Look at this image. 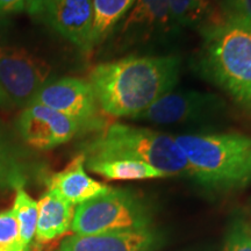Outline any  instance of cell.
Listing matches in <instances>:
<instances>
[{
	"label": "cell",
	"mask_w": 251,
	"mask_h": 251,
	"mask_svg": "<svg viewBox=\"0 0 251 251\" xmlns=\"http://www.w3.org/2000/svg\"><path fill=\"white\" fill-rule=\"evenodd\" d=\"M179 71L176 56H129L96 65L89 81L105 114L133 119L171 92Z\"/></svg>",
	"instance_id": "6da1fadb"
},
{
	"label": "cell",
	"mask_w": 251,
	"mask_h": 251,
	"mask_svg": "<svg viewBox=\"0 0 251 251\" xmlns=\"http://www.w3.org/2000/svg\"><path fill=\"white\" fill-rule=\"evenodd\" d=\"M201 67L251 118V26L220 14L206 30Z\"/></svg>",
	"instance_id": "7a4b0ae2"
},
{
	"label": "cell",
	"mask_w": 251,
	"mask_h": 251,
	"mask_svg": "<svg viewBox=\"0 0 251 251\" xmlns=\"http://www.w3.org/2000/svg\"><path fill=\"white\" fill-rule=\"evenodd\" d=\"M190 176L206 187L230 190L251 181V136L241 133L188 134L175 137Z\"/></svg>",
	"instance_id": "3957f363"
},
{
	"label": "cell",
	"mask_w": 251,
	"mask_h": 251,
	"mask_svg": "<svg viewBox=\"0 0 251 251\" xmlns=\"http://www.w3.org/2000/svg\"><path fill=\"white\" fill-rule=\"evenodd\" d=\"M85 161L146 162L169 176H190V166L175 137L149 128L112 124L87 144Z\"/></svg>",
	"instance_id": "277c9868"
},
{
	"label": "cell",
	"mask_w": 251,
	"mask_h": 251,
	"mask_svg": "<svg viewBox=\"0 0 251 251\" xmlns=\"http://www.w3.org/2000/svg\"><path fill=\"white\" fill-rule=\"evenodd\" d=\"M151 215L142 200L130 191L109 188L107 192L77 205L71 231L96 235L150 228Z\"/></svg>",
	"instance_id": "5b68a950"
},
{
	"label": "cell",
	"mask_w": 251,
	"mask_h": 251,
	"mask_svg": "<svg viewBox=\"0 0 251 251\" xmlns=\"http://www.w3.org/2000/svg\"><path fill=\"white\" fill-rule=\"evenodd\" d=\"M51 69L23 47L0 41V84L12 102L26 106L46 85Z\"/></svg>",
	"instance_id": "8992f818"
},
{
	"label": "cell",
	"mask_w": 251,
	"mask_h": 251,
	"mask_svg": "<svg viewBox=\"0 0 251 251\" xmlns=\"http://www.w3.org/2000/svg\"><path fill=\"white\" fill-rule=\"evenodd\" d=\"M26 11L80 50L91 51L92 0H31Z\"/></svg>",
	"instance_id": "52a82bcc"
},
{
	"label": "cell",
	"mask_w": 251,
	"mask_h": 251,
	"mask_svg": "<svg viewBox=\"0 0 251 251\" xmlns=\"http://www.w3.org/2000/svg\"><path fill=\"white\" fill-rule=\"evenodd\" d=\"M31 101L74 119L83 129H93L101 126L99 103L89 80L75 77L62 78L43 86L29 102Z\"/></svg>",
	"instance_id": "ba28073f"
},
{
	"label": "cell",
	"mask_w": 251,
	"mask_h": 251,
	"mask_svg": "<svg viewBox=\"0 0 251 251\" xmlns=\"http://www.w3.org/2000/svg\"><path fill=\"white\" fill-rule=\"evenodd\" d=\"M224 108L225 103L213 93L169 92L133 119L157 125L198 124L219 117Z\"/></svg>",
	"instance_id": "9c48e42d"
},
{
	"label": "cell",
	"mask_w": 251,
	"mask_h": 251,
	"mask_svg": "<svg viewBox=\"0 0 251 251\" xmlns=\"http://www.w3.org/2000/svg\"><path fill=\"white\" fill-rule=\"evenodd\" d=\"M17 127L25 142L40 150L67 143L83 129L74 119L33 101L19 114Z\"/></svg>",
	"instance_id": "30bf717a"
},
{
	"label": "cell",
	"mask_w": 251,
	"mask_h": 251,
	"mask_svg": "<svg viewBox=\"0 0 251 251\" xmlns=\"http://www.w3.org/2000/svg\"><path fill=\"white\" fill-rule=\"evenodd\" d=\"M158 236L150 228L96 235H72L51 251H152Z\"/></svg>",
	"instance_id": "8fae6325"
},
{
	"label": "cell",
	"mask_w": 251,
	"mask_h": 251,
	"mask_svg": "<svg viewBox=\"0 0 251 251\" xmlns=\"http://www.w3.org/2000/svg\"><path fill=\"white\" fill-rule=\"evenodd\" d=\"M84 165L85 156L83 153L75 157L62 171L50 177L48 190L54 191L72 205H80L107 192L111 187L91 178Z\"/></svg>",
	"instance_id": "7c38bea8"
},
{
	"label": "cell",
	"mask_w": 251,
	"mask_h": 251,
	"mask_svg": "<svg viewBox=\"0 0 251 251\" xmlns=\"http://www.w3.org/2000/svg\"><path fill=\"white\" fill-rule=\"evenodd\" d=\"M39 216L35 238L36 243L47 244L64 236L71 230L75 205L63 199L54 191L48 190L37 201Z\"/></svg>",
	"instance_id": "4fadbf2b"
},
{
	"label": "cell",
	"mask_w": 251,
	"mask_h": 251,
	"mask_svg": "<svg viewBox=\"0 0 251 251\" xmlns=\"http://www.w3.org/2000/svg\"><path fill=\"white\" fill-rule=\"evenodd\" d=\"M172 23L169 0H136L121 26L122 39L142 37L153 30H166Z\"/></svg>",
	"instance_id": "5bb4252c"
},
{
	"label": "cell",
	"mask_w": 251,
	"mask_h": 251,
	"mask_svg": "<svg viewBox=\"0 0 251 251\" xmlns=\"http://www.w3.org/2000/svg\"><path fill=\"white\" fill-rule=\"evenodd\" d=\"M90 171L108 180H143L164 178L166 175L146 162L115 159V161H89Z\"/></svg>",
	"instance_id": "9a60e30c"
},
{
	"label": "cell",
	"mask_w": 251,
	"mask_h": 251,
	"mask_svg": "<svg viewBox=\"0 0 251 251\" xmlns=\"http://www.w3.org/2000/svg\"><path fill=\"white\" fill-rule=\"evenodd\" d=\"M136 0H92L93 21L91 30V50L103 42L113 28L126 17Z\"/></svg>",
	"instance_id": "2e32d148"
},
{
	"label": "cell",
	"mask_w": 251,
	"mask_h": 251,
	"mask_svg": "<svg viewBox=\"0 0 251 251\" xmlns=\"http://www.w3.org/2000/svg\"><path fill=\"white\" fill-rule=\"evenodd\" d=\"M12 211L14 213L19 225L20 242L24 251H30L35 238L39 206L37 201L31 198L23 186L17 187L14 203Z\"/></svg>",
	"instance_id": "e0dca14e"
},
{
	"label": "cell",
	"mask_w": 251,
	"mask_h": 251,
	"mask_svg": "<svg viewBox=\"0 0 251 251\" xmlns=\"http://www.w3.org/2000/svg\"><path fill=\"white\" fill-rule=\"evenodd\" d=\"M169 9L171 20L183 26L211 24L220 15L215 14L211 0H169Z\"/></svg>",
	"instance_id": "ac0fdd59"
},
{
	"label": "cell",
	"mask_w": 251,
	"mask_h": 251,
	"mask_svg": "<svg viewBox=\"0 0 251 251\" xmlns=\"http://www.w3.org/2000/svg\"><path fill=\"white\" fill-rule=\"evenodd\" d=\"M0 251H24L19 225L12 209L0 213Z\"/></svg>",
	"instance_id": "d6986e66"
},
{
	"label": "cell",
	"mask_w": 251,
	"mask_h": 251,
	"mask_svg": "<svg viewBox=\"0 0 251 251\" xmlns=\"http://www.w3.org/2000/svg\"><path fill=\"white\" fill-rule=\"evenodd\" d=\"M224 251H251V234L246 226H235L228 235Z\"/></svg>",
	"instance_id": "ffe728a7"
},
{
	"label": "cell",
	"mask_w": 251,
	"mask_h": 251,
	"mask_svg": "<svg viewBox=\"0 0 251 251\" xmlns=\"http://www.w3.org/2000/svg\"><path fill=\"white\" fill-rule=\"evenodd\" d=\"M224 14L251 26V0H228Z\"/></svg>",
	"instance_id": "44dd1931"
},
{
	"label": "cell",
	"mask_w": 251,
	"mask_h": 251,
	"mask_svg": "<svg viewBox=\"0 0 251 251\" xmlns=\"http://www.w3.org/2000/svg\"><path fill=\"white\" fill-rule=\"evenodd\" d=\"M31 0H0V14L26 9Z\"/></svg>",
	"instance_id": "7402d4cb"
},
{
	"label": "cell",
	"mask_w": 251,
	"mask_h": 251,
	"mask_svg": "<svg viewBox=\"0 0 251 251\" xmlns=\"http://www.w3.org/2000/svg\"><path fill=\"white\" fill-rule=\"evenodd\" d=\"M6 169H7V165H6V157L4 155V152H2L1 147H0V183H1V181H4L6 178H8L9 183H12V181H13L15 187L21 186V185L19 184L17 180L13 179L11 176H8L7 174H6Z\"/></svg>",
	"instance_id": "603a6c76"
},
{
	"label": "cell",
	"mask_w": 251,
	"mask_h": 251,
	"mask_svg": "<svg viewBox=\"0 0 251 251\" xmlns=\"http://www.w3.org/2000/svg\"><path fill=\"white\" fill-rule=\"evenodd\" d=\"M14 103L12 102V100L7 96V93L5 92L4 89H2L1 84H0V108H11L13 107Z\"/></svg>",
	"instance_id": "cb8c5ba5"
}]
</instances>
